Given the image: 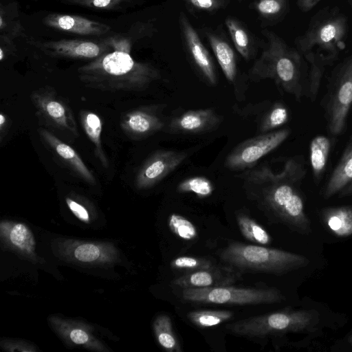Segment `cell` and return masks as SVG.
Returning a JSON list of instances; mask_svg holds the SVG:
<instances>
[{"label":"cell","mask_w":352,"mask_h":352,"mask_svg":"<svg viewBox=\"0 0 352 352\" xmlns=\"http://www.w3.org/2000/svg\"><path fill=\"white\" fill-rule=\"evenodd\" d=\"M305 174L303 159L295 157L285 162L280 173L261 166L248 171L243 179L260 190L265 205L282 221L301 234H309L311 225L300 190Z\"/></svg>","instance_id":"1"},{"label":"cell","mask_w":352,"mask_h":352,"mask_svg":"<svg viewBox=\"0 0 352 352\" xmlns=\"http://www.w3.org/2000/svg\"><path fill=\"white\" fill-rule=\"evenodd\" d=\"M80 80L102 91H141L160 78V71L135 60L130 53L111 50L78 69Z\"/></svg>","instance_id":"2"},{"label":"cell","mask_w":352,"mask_h":352,"mask_svg":"<svg viewBox=\"0 0 352 352\" xmlns=\"http://www.w3.org/2000/svg\"><path fill=\"white\" fill-rule=\"evenodd\" d=\"M267 44L251 69L256 80L271 78L297 100L307 92L304 87L298 55L273 32L264 30Z\"/></svg>","instance_id":"3"},{"label":"cell","mask_w":352,"mask_h":352,"mask_svg":"<svg viewBox=\"0 0 352 352\" xmlns=\"http://www.w3.org/2000/svg\"><path fill=\"white\" fill-rule=\"evenodd\" d=\"M221 260L241 271L282 275L307 266L309 259L278 249L233 241L219 254Z\"/></svg>","instance_id":"4"},{"label":"cell","mask_w":352,"mask_h":352,"mask_svg":"<svg viewBox=\"0 0 352 352\" xmlns=\"http://www.w3.org/2000/svg\"><path fill=\"white\" fill-rule=\"evenodd\" d=\"M314 310H283L243 318L228 323L226 328L232 333L248 338H263L288 332L312 330L318 322Z\"/></svg>","instance_id":"5"},{"label":"cell","mask_w":352,"mask_h":352,"mask_svg":"<svg viewBox=\"0 0 352 352\" xmlns=\"http://www.w3.org/2000/svg\"><path fill=\"white\" fill-rule=\"evenodd\" d=\"M182 299L197 304L262 305L273 304L285 300L275 287L244 288L232 285L210 288H184Z\"/></svg>","instance_id":"6"},{"label":"cell","mask_w":352,"mask_h":352,"mask_svg":"<svg viewBox=\"0 0 352 352\" xmlns=\"http://www.w3.org/2000/svg\"><path fill=\"white\" fill-rule=\"evenodd\" d=\"M54 254L58 258L84 265H110L119 261L116 247L109 242H87L71 239H56L52 243Z\"/></svg>","instance_id":"7"},{"label":"cell","mask_w":352,"mask_h":352,"mask_svg":"<svg viewBox=\"0 0 352 352\" xmlns=\"http://www.w3.org/2000/svg\"><path fill=\"white\" fill-rule=\"evenodd\" d=\"M289 135V130L283 129L247 140L236 146L227 156L225 166L232 170L249 168L276 148Z\"/></svg>","instance_id":"8"},{"label":"cell","mask_w":352,"mask_h":352,"mask_svg":"<svg viewBox=\"0 0 352 352\" xmlns=\"http://www.w3.org/2000/svg\"><path fill=\"white\" fill-rule=\"evenodd\" d=\"M352 104V56L344 64L331 89L327 104L328 129L333 135L344 130Z\"/></svg>","instance_id":"9"},{"label":"cell","mask_w":352,"mask_h":352,"mask_svg":"<svg viewBox=\"0 0 352 352\" xmlns=\"http://www.w3.org/2000/svg\"><path fill=\"white\" fill-rule=\"evenodd\" d=\"M27 42L52 57L95 59L113 50L109 38L101 41L63 39L41 41L28 38Z\"/></svg>","instance_id":"10"},{"label":"cell","mask_w":352,"mask_h":352,"mask_svg":"<svg viewBox=\"0 0 352 352\" xmlns=\"http://www.w3.org/2000/svg\"><path fill=\"white\" fill-rule=\"evenodd\" d=\"M31 98L37 113L47 122L56 128L78 135L76 122L67 104L50 87L32 92Z\"/></svg>","instance_id":"11"},{"label":"cell","mask_w":352,"mask_h":352,"mask_svg":"<svg viewBox=\"0 0 352 352\" xmlns=\"http://www.w3.org/2000/svg\"><path fill=\"white\" fill-rule=\"evenodd\" d=\"M184 151H160L142 165L135 177L138 188H150L176 169L187 157Z\"/></svg>","instance_id":"12"},{"label":"cell","mask_w":352,"mask_h":352,"mask_svg":"<svg viewBox=\"0 0 352 352\" xmlns=\"http://www.w3.org/2000/svg\"><path fill=\"white\" fill-rule=\"evenodd\" d=\"M242 271L224 263L188 273L176 278L173 283L184 288H210L232 285L239 280Z\"/></svg>","instance_id":"13"},{"label":"cell","mask_w":352,"mask_h":352,"mask_svg":"<svg viewBox=\"0 0 352 352\" xmlns=\"http://www.w3.org/2000/svg\"><path fill=\"white\" fill-rule=\"evenodd\" d=\"M179 21L186 46L197 67L206 80L212 85L217 82L214 65L210 54L186 14L180 13Z\"/></svg>","instance_id":"14"},{"label":"cell","mask_w":352,"mask_h":352,"mask_svg":"<svg viewBox=\"0 0 352 352\" xmlns=\"http://www.w3.org/2000/svg\"><path fill=\"white\" fill-rule=\"evenodd\" d=\"M49 322L54 331L68 344L96 351H108L93 335V328L88 324L56 316L49 318Z\"/></svg>","instance_id":"15"},{"label":"cell","mask_w":352,"mask_h":352,"mask_svg":"<svg viewBox=\"0 0 352 352\" xmlns=\"http://www.w3.org/2000/svg\"><path fill=\"white\" fill-rule=\"evenodd\" d=\"M43 23L55 30L80 35L100 36L107 33L111 29L107 24L79 15L58 13L45 16Z\"/></svg>","instance_id":"16"},{"label":"cell","mask_w":352,"mask_h":352,"mask_svg":"<svg viewBox=\"0 0 352 352\" xmlns=\"http://www.w3.org/2000/svg\"><path fill=\"white\" fill-rule=\"evenodd\" d=\"M346 32V24L341 18L334 19L321 24L300 42L303 51L313 47L336 54L337 45Z\"/></svg>","instance_id":"17"},{"label":"cell","mask_w":352,"mask_h":352,"mask_svg":"<svg viewBox=\"0 0 352 352\" xmlns=\"http://www.w3.org/2000/svg\"><path fill=\"white\" fill-rule=\"evenodd\" d=\"M0 236L6 247L32 260H36V243L33 233L24 223L2 221Z\"/></svg>","instance_id":"18"},{"label":"cell","mask_w":352,"mask_h":352,"mask_svg":"<svg viewBox=\"0 0 352 352\" xmlns=\"http://www.w3.org/2000/svg\"><path fill=\"white\" fill-rule=\"evenodd\" d=\"M120 125L128 135L138 139L162 130L164 122L153 108H142L126 113Z\"/></svg>","instance_id":"19"},{"label":"cell","mask_w":352,"mask_h":352,"mask_svg":"<svg viewBox=\"0 0 352 352\" xmlns=\"http://www.w3.org/2000/svg\"><path fill=\"white\" fill-rule=\"evenodd\" d=\"M221 117L211 109L187 111L173 118L170 124L172 131L185 133H199L217 128Z\"/></svg>","instance_id":"20"},{"label":"cell","mask_w":352,"mask_h":352,"mask_svg":"<svg viewBox=\"0 0 352 352\" xmlns=\"http://www.w3.org/2000/svg\"><path fill=\"white\" fill-rule=\"evenodd\" d=\"M336 195L340 197H352V140L333 169L324 190L325 199Z\"/></svg>","instance_id":"21"},{"label":"cell","mask_w":352,"mask_h":352,"mask_svg":"<svg viewBox=\"0 0 352 352\" xmlns=\"http://www.w3.org/2000/svg\"><path fill=\"white\" fill-rule=\"evenodd\" d=\"M38 132L41 138L50 148L87 182L94 184V175L85 165L77 152L69 145L61 141L52 132L40 128Z\"/></svg>","instance_id":"22"},{"label":"cell","mask_w":352,"mask_h":352,"mask_svg":"<svg viewBox=\"0 0 352 352\" xmlns=\"http://www.w3.org/2000/svg\"><path fill=\"white\" fill-rule=\"evenodd\" d=\"M324 222L336 236L352 234V207L340 206L325 208L322 213Z\"/></svg>","instance_id":"23"},{"label":"cell","mask_w":352,"mask_h":352,"mask_svg":"<svg viewBox=\"0 0 352 352\" xmlns=\"http://www.w3.org/2000/svg\"><path fill=\"white\" fill-rule=\"evenodd\" d=\"M208 39L226 78L233 82L236 76V64L232 48L223 38L212 33L208 34Z\"/></svg>","instance_id":"24"},{"label":"cell","mask_w":352,"mask_h":352,"mask_svg":"<svg viewBox=\"0 0 352 352\" xmlns=\"http://www.w3.org/2000/svg\"><path fill=\"white\" fill-rule=\"evenodd\" d=\"M80 115L84 131L94 145L96 155L101 164L107 168L109 163L101 143L102 124L100 118L89 111H82Z\"/></svg>","instance_id":"25"},{"label":"cell","mask_w":352,"mask_h":352,"mask_svg":"<svg viewBox=\"0 0 352 352\" xmlns=\"http://www.w3.org/2000/svg\"><path fill=\"white\" fill-rule=\"evenodd\" d=\"M153 328L155 338L162 348L168 352H182L179 342L174 332L170 318L166 314L158 315Z\"/></svg>","instance_id":"26"},{"label":"cell","mask_w":352,"mask_h":352,"mask_svg":"<svg viewBox=\"0 0 352 352\" xmlns=\"http://www.w3.org/2000/svg\"><path fill=\"white\" fill-rule=\"evenodd\" d=\"M331 147L330 140L324 135L315 137L310 143V163L316 179L321 177Z\"/></svg>","instance_id":"27"},{"label":"cell","mask_w":352,"mask_h":352,"mask_svg":"<svg viewBox=\"0 0 352 352\" xmlns=\"http://www.w3.org/2000/svg\"><path fill=\"white\" fill-rule=\"evenodd\" d=\"M236 222L241 234L248 240L263 245L271 242L268 232L249 216L239 213L236 215Z\"/></svg>","instance_id":"28"},{"label":"cell","mask_w":352,"mask_h":352,"mask_svg":"<svg viewBox=\"0 0 352 352\" xmlns=\"http://www.w3.org/2000/svg\"><path fill=\"white\" fill-rule=\"evenodd\" d=\"M233 315L232 311L227 310H197L188 312L186 316L195 326L206 328L228 321Z\"/></svg>","instance_id":"29"},{"label":"cell","mask_w":352,"mask_h":352,"mask_svg":"<svg viewBox=\"0 0 352 352\" xmlns=\"http://www.w3.org/2000/svg\"><path fill=\"white\" fill-rule=\"evenodd\" d=\"M225 23L236 50L244 58H250L252 51V41L248 32L234 19L228 17Z\"/></svg>","instance_id":"30"},{"label":"cell","mask_w":352,"mask_h":352,"mask_svg":"<svg viewBox=\"0 0 352 352\" xmlns=\"http://www.w3.org/2000/svg\"><path fill=\"white\" fill-rule=\"evenodd\" d=\"M214 264L207 257L179 256L171 261L170 266L173 270L185 274L210 267Z\"/></svg>","instance_id":"31"},{"label":"cell","mask_w":352,"mask_h":352,"mask_svg":"<svg viewBox=\"0 0 352 352\" xmlns=\"http://www.w3.org/2000/svg\"><path fill=\"white\" fill-rule=\"evenodd\" d=\"M177 190L179 192H192L199 197H206L212 193L214 186L208 178L195 176L181 182Z\"/></svg>","instance_id":"32"},{"label":"cell","mask_w":352,"mask_h":352,"mask_svg":"<svg viewBox=\"0 0 352 352\" xmlns=\"http://www.w3.org/2000/svg\"><path fill=\"white\" fill-rule=\"evenodd\" d=\"M168 226L173 233L184 240L191 241L197 236L195 225L180 214H171L168 219Z\"/></svg>","instance_id":"33"},{"label":"cell","mask_w":352,"mask_h":352,"mask_svg":"<svg viewBox=\"0 0 352 352\" xmlns=\"http://www.w3.org/2000/svg\"><path fill=\"white\" fill-rule=\"evenodd\" d=\"M288 111L280 103H276L263 119L261 125V131L263 133L278 128L287 122Z\"/></svg>","instance_id":"34"},{"label":"cell","mask_w":352,"mask_h":352,"mask_svg":"<svg viewBox=\"0 0 352 352\" xmlns=\"http://www.w3.org/2000/svg\"><path fill=\"white\" fill-rule=\"evenodd\" d=\"M65 3L96 10H117L133 0H63Z\"/></svg>","instance_id":"35"},{"label":"cell","mask_w":352,"mask_h":352,"mask_svg":"<svg viewBox=\"0 0 352 352\" xmlns=\"http://www.w3.org/2000/svg\"><path fill=\"white\" fill-rule=\"evenodd\" d=\"M1 38L12 41L14 38L23 35L24 28L19 21L6 19L0 14Z\"/></svg>","instance_id":"36"},{"label":"cell","mask_w":352,"mask_h":352,"mask_svg":"<svg viewBox=\"0 0 352 352\" xmlns=\"http://www.w3.org/2000/svg\"><path fill=\"white\" fill-rule=\"evenodd\" d=\"M285 6V0H258L256 3L258 12L264 17L278 14Z\"/></svg>","instance_id":"37"},{"label":"cell","mask_w":352,"mask_h":352,"mask_svg":"<svg viewBox=\"0 0 352 352\" xmlns=\"http://www.w3.org/2000/svg\"><path fill=\"white\" fill-rule=\"evenodd\" d=\"M65 201L70 211L76 217L82 222L89 223L90 217L89 212L83 205L69 197H67Z\"/></svg>","instance_id":"38"},{"label":"cell","mask_w":352,"mask_h":352,"mask_svg":"<svg viewBox=\"0 0 352 352\" xmlns=\"http://www.w3.org/2000/svg\"><path fill=\"white\" fill-rule=\"evenodd\" d=\"M1 346L6 351H36L34 347L29 344L23 342L19 341H13V340H6L5 342H1Z\"/></svg>","instance_id":"39"},{"label":"cell","mask_w":352,"mask_h":352,"mask_svg":"<svg viewBox=\"0 0 352 352\" xmlns=\"http://www.w3.org/2000/svg\"><path fill=\"white\" fill-rule=\"evenodd\" d=\"M194 7L207 11H212L221 6L220 0H188Z\"/></svg>","instance_id":"40"},{"label":"cell","mask_w":352,"mask_h":352,"mask_svg":"<svg viewBox=\"0 0 352 352\" xmlns=\"http://www.w3.org/2000/svg\"><path fill=\"white\" fill-rule=\"evenodd\" d=\"M320 0H298V6L303 11L311 9Z\"/></svg>","instance_id":"41"},{"label":"cell","mask_w":352,"mask_h":352,"mask_svg":"<svg viewBox=\"0 0 352 352\" xmlns=\"http://www.w3.org/2000/svg\"><path fill=\"white\" fill-rule=\"evenodd\" d=\"M7 124V118L6 116L1 113L0 114V129H1V135L3 134V131L4 129H6Z\"/></svg>","instance_id":"42"}]
</instances>
